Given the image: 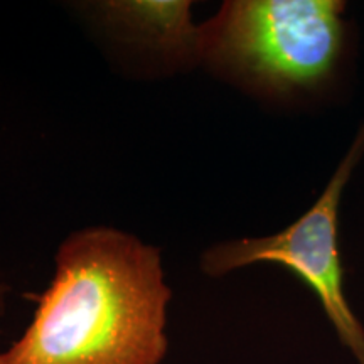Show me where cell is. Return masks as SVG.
Masks as SVG:
<instances>
[{
  "label": "cell",
  "instance_id": "1",
  "mask_svg": "<svg viewBox=\"0 0 364 364\" xmlns=\"http://www.w3.org/2000/svg\"><path fill=\"white\" fill-rule=\"evenodd\" d=\"M171 297L159 248L110 226L76 231L0 364H161Z\"/></svg>",
  "mask_w": 364,
  "mask_h": 364
},
{
  "label": "cell",
  "instance_id": "2",
  "mask_svg": "<svg viewBox=\"0 0 364 364\" xmlns=\"http://www.w3.org/2000/svg\"><path fill=\"white\" fill-rule=\"evenodd\" d=\"M339 0H230L199 31L198 56L268 91L321 85L343 51Z\"/></svg>",
  "mask_w": 364,
  "mask_h": 364
},
{
  "label": "cell",
  "instance_id": "3",
  "mask_svg": "<svg viewBox=\"0 0 364 364\" xmlns=\"http://www.w3.org/2000/svg\"><path fill=\"white\" fill-rule=\"evenodd\" d=\"M364 154V125L314 206L280 233L231 240L209 248L201 258L208 275L221 277L255 263L292 270L317 295L339 339L358 364H364V327L344 295V272L338 247V215L343 191Z\"/></svg>",
  "mask_w": 364,
  "mask_h": 364
},
{
  "label": "cell",
  "instance_id": "4",
  "mask_svg": "<svg viewBox=\"0 0 364 364\" xmlns=\"http://www.w3.org/2000/svg\"><path fill=\"white\" fill-rule=\"evenodd\" d=\"M191 6L188 0H118L105 2L102 11L145 44L181 58H198L201 27L191 19Z\"/></svg>",
  "mask_w": 364,
  "mask_h": 364
},
{
  "label": "cell",
  "instance_id": "5",
  "mask_svg": "<svg viewBox=\"0 0 364 364\" xmlns=\"http://www.w3.org/2000/svg\"><path fill=\"white\" fill-rule=\"evenodd\" d=\"M9 292H11V290H9L7 282L4 280L2 273H0V316H2V314L6 312V309H7V297H9Z\"/></svg>",
  "mask_w": 364,
  "mask_h": 364
}]
</instances>
